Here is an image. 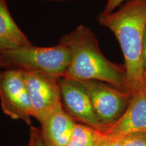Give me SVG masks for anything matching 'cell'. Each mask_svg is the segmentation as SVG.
I'll list each match as a JSON object with an SVG mask.
<instances>
[{
  "mask_svg": "<svg viewBox=\"0 0 146 146\" xmlns=\"http://www.w3.org/2000/svg\"><path fill=\"white\" fill-rule=\"evenodd\" d=\"M59 43L66 45L71 53L70 63L64 77L104 82L131 93L125 66L113 63L106 57L96 35L88 27L80 25L64 35Z\"/></svg>",
  "mask_w": 146,
  "mask_h": 146,
  "instance_id": "obj_1",
  "label": "cell"
},
{
  "mask_svg": "<svg viewBox=\"0 0 146 146\" xmlns=\"http://www.w3.org/2000/svg\"><path fill=\"white\" fill-rule=\"evenodd\" d=\"M98 21L112 31L119 42L131 94L145 87L142 47L146 25V0H128L116 12H102Z\"/></svg>",
  "mask_w": 146,
  "mask_h": 146,
  "instance_id": "obj_2",
  "label": "cell"
},
{
  "mask_svg": "<svg viewBox=\"0 0 146 146\" xmlns=\"http://www.w3.org/2000/svg\"><path fill=\"white\" fill-rule=\"evenodd\" d=\"M8 68L36 71L62 78L71 60L66 45L60 43L54 47H36L33 45L0 53Z\"/></svg>",
  "mask_w": 146,
  "mask_h": 146,
  "instance_id": "obj_3",
  "label": "cell"
},
{
  "mask_svg": "<svg viewBox=\"0 0 146 146\" xmlns=\"http://www.w3.org/2000/svg\"><path fill=\"white\" fill-rule=\"evenodd\" d=\"M0 104L9 117L31 125V104L23 70L11 68L0 72Z\"/></svg>",
  "mask_w": 146,
  "mask_h": 146,
  "instance_id": "obj_4",
  "label": "cell"
},
{
  "mask_svg": "<svg viewBox=\"0 0 146 146\" xmlns=\"http://www.w3.org/2000/svg\"><path fill=\"white\" fill-rule=\"evenodd\" d=\"M82 82L86 87L97 118L105 130L123 115L130 103L133 94L119 90L104 82Z\"/></svg>",
  "mask_w": 146,
  "mask_h": 146,
  "instance_id": "obj_5",
  "label": "cell"
},
{
  "mask_svg": "<svg viewBox=\"0 0 146 146\" xmlns=\"http://www.w3.org/2000/svg\"><path fill=\"white\" fill-rule=\"evenodd\" d=\"M23 71L31 104L33 117L41 123L62 104L60 78L36 71Z\"/></svg>",
  "mask_w": 146,
  "mask_h": 146,
  "instance_id": "obj_6",
  "label": "cell"
},
{
  "mask_svg": "<svg viewBox=\"0 0 146 146\" xmlns=\"http://www.w3.org/2000/svg\"><path fill=\"white\" fill-rule=\"evenodd\" d=\"M59 85L63 108L79 123L104 131L93 108L89 94L83 82L69 78H60Z\"/></svg>",
  "mask_w": 146,
  "mask_h": 146,
  "instance_id": "obj_7",
  "label": "cell"
},
{
  "mask_svg": "<svg viewBox=\"0 0 146 146\" xmlns=\"http://www.w3.org/2000/svg\"><path fill=\"white\" fill-rule=\"evenodd\" d=\"M146 131V87L132 95L120 117L103 132L107 137L120 138L131 133Z\"/></svg>",
  "mask_w": 146,
  "mask_h": 146,
  "instance_id": "obj_8",
  "label": "cell"
},
{
  "mask_svg": "<svg viewBox=\"0 0 146 146\" xmlns=\"http://www.w3.org/2000/svg\"><path fill=\"white\" fill-rule=\"evenodd\" d=\"M41 132L47 146H67L76 122L60 104L41 123Z\"/></svg>",
  "mask_w": 146,
  "mask_h": 146,
  "instance_id": "obj_9",
  "label": "cell"
},
{
  "mask_svg": "<svg viewBox=\"0 0 146 146\" xmlns=\"http://www.w3.org/2000/svg\"><path fill=\"white\" fill-rule=\"evenodd\" d=\"M32 45L17 26L5 0H0V53Z\"/></svg>",
  "mask_w": 146,
  "mask_h": 146,
  "instance_id": "obj_10",
  "label": "cell"
},
{
  "mask_svg": "<svg viewBox=\"0 0 146 146\" xmlns=\"http://www.w3.org/2000/svg\"><path fill=\"white\" fill-rule=\"evenodd\" d=\"M106 138L103 131L76 123L67 146H101Z\"/></svg>",
  "mask_w": 146,
  "mask_h": 146,
  "instance_id": "obj_11",
  "label": "cell"
},
{
  "mask_svg": "<svg viewBox=\"0 0 146 146\" xmlns=\"http://www.w3.org/2000/svg\"><path fill=\"white\" fill-rule=\"evenodd\" d=\"M117 139L123 146H146V131L131 133Z\"/></svg>",
  "mask_w": 146,
  "mask_h": 146,
  "instance_id": "obj_12",
  "label": "cell"
},
{
  "mask_svg": "<svg viewBox=\"0 0 146 146\" xmlns=\"http://www.w3.org/2000/svg\"><path fill=\"white\" fill-rule=\"evenodd\" d=\"M28 146H47L42 136L41 129L31 127Z\"/></svg>",
  "mask_w": 146,
  "mask_h": 146,
  "instance_id": "obj_13",
  "label": "cell"
},
{
  "mask_svg": "<svg viewBox=\"0 0 146 146\" xmlns=\"http://www.w3.org/2000/svg\"><path fill=\"white\" fill-rule=\"evenodd\" d=\"M125 0H107L106 5L104 10V13L109 14L114 12L115 9L121 4Z\"/></svg>",
  "mask_w": 146,
  "mask_h": 146,
  "instance_id": "obj_14",
  "label": "cell"
},
{
  "mask_svg": "<svg viewBox=\"0 0 146 146\" xmlns=\"http://www.w3.org/2000/svg\"><path fill=\"white\" fill-rule=\"evenodd\" d=\"M101 146H123V145L118 139L110 137L106 135L104 141H103Z\"/></svg>",
  "mask_w": 146,
  "mask_h": 146,
  "instance_id": "obj_15",
  "label": "cell"
},
{
  "mask_svg": "<svg viewBox=\"0 0 146 146\" xmlns=\"http://www.w3.org/2000/svg\"><path fill=\"white\" fill-rule=\"evenodd\" d=\"M142 68L145 76L146 74V25L143 35V47H142Z\"/></svg>",
  "mask_w": 146,
  "mask_h": 146,
  "instance_id": "obj_16",
  "label": "cell"
},
{
  "mask_svg": "<svg viewBox=\"0 0 146 146\" xmlns=\"http://www.w3.org/2000/svg\"><path fill=\"white\" fill-rule=\"evenodd\" d=\"M0 68H8V65H7L4 58H3L2 55L1 54H0Z\"/></svg>",
  "mask_w": 146,
  "mask_h": 146,
  "instance_id": "obj_17",
  "label": "cell"
},
{
  "mask_svg": "<svg viewBox=\"0 0 146 146\" xmlns=\"http://www.w3.org/2000/svg\"><path fill=\"white\" fill-rule=\"evenodd\" d=\"M145 86L146 87V74H145Z\"/></svg>",
  "mask_w": 146,
  "mask_h": 146,
  "instance_id": "obj_18",
  "label": "cell"
},
{
  "mask_svg": "<svg viewBox=\"0 0 146 146\" xmlns=\"http://www.w3.org/2000/svg\"><path fill=\"white\" fill-rule=\"evenodd\" d=\"M48 1H55V0H48Z\"/></svg>",
  "mask_w": 146,
  "mask_h": 146,
  "instance_id": "obj_19",
  "label": "cell"
}]
</instances>
